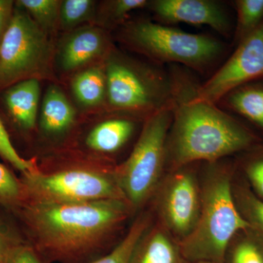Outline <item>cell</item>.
<instances>
[{"label": "cell", "mask_w": 263, "mask_h": 263, "mask_svg": "<svg viewBox=\"0 0 263 263\" xmlns=\"http://www.w3.org/2000/svg\"><path fill=\"white\" fill-rule=\"evenodd\" d=\"M173 119L166 142V172L194 163H214L257 148L258 138L216 104L196 98L198 85L174 70Z\"/></svg>", "instance_id": "obj_1"}, {"label": "cell", "mask_w": 263, "mask_h": 263, "mask_svg": "<svg viewBox=\"0 0 263 263\" xmlns=\"http://www.w3.org/2000/svg\"><path fill=\"white\" fill-rule=\"evenodd\" d=\"M119 199L79 203L29 202L25 216L45 261L86 263L133 213Z\"/></svg>", "instance_id": "obj_2"}, {"label": "cell", "mask_w": 263, "mask_h": 263, "mask_svg": "<svg viewBox=\"0 0 263 263\" xmlns=\"http://www.w3.org/2000/svg\"><path fill=\"white\" fill-rule=\"evenodd\" d=\"M226 160L202 163L200 168V218L191 235L179 243L183 255L190 262L224 263L232 238L238 232L252 228L235 204L233 194L235 170Z\"/></svg>", "instance_id": "obj_3"}, {"label": "cell", "mask_w": 263, "mask_h": 263, "mask_svg": "<svg viewBox=\"0 0 263 263\" xmlns=\"http://www.w3.org/2000/svg\"><path fill=\"white\" fill-rule=\"evenodd\" d=\"M104 65L106 99L112 110L146 120L172 106L171 74L114 51L109 52Z\"/></svg>", "instance_id": "obj_4"}, {"label": "cell", "mask_w": 263, "mask_h": 263, "mask_svg": "<svg viewBox=\"0 0 263 263\" xmlns=\"http://www.w3.org/2000/svg\"><path fill=\"white\" fill-rule=\"evenodd\" d=\"M172 119V106L147 118L130 155L114 169V178L133 212L152 200L166 174V142Z\"/></svg>", "instance_id": "obj_5"}, {"label": "cell", "mask_w": 263, "mask_h": 263, "mask_svg": "<svg viewBox=\"0 0 263 263\" xmlns=\"http://www.w3.org/2000/svg\"><path fill=\"white\" fill-rule=\"evenodd\" d=\"M122 38L157 63L179 64L197 71L206 70L224 51L222 43L210 36L146 20L126 24Z\"/></svg>", "instance_id": "obj_6"}, {"label": "cell", "mask_w": 263, "mask_h": 263, "mask_svg": "<svg viewBox=\"0 0 263 263\" xmlns=\"http://www.w3.org/2000/svg\"><path fill=\"white\" fill-rule=\"evenodd\" d=\"M51 54L47 34L18 5L0 43V87L46 75Z\"/></svg>", "instance_id": "obj_7"}, {"label": "cell", "mask_w": 263, "mask_h": 263, "mask_svg": "<svg viewBox=\"0 0 263 263\" xmlns=\"http://www.w3.org/2000/svg\"><path fill=\"white\" fill-rule=\"evenodd\" d=\"M200 164L166 172L152 198L156 221L179 243L195 229L201 212Z\"/></svg>", "instance_id": "obj_8"}, {"label": "cell", "mask_w": 263, "mask_h": 263, "mask_svg": "<svg viewBox=\"0 0 263 263\" xmlns=\"http://www.w3.org/2000/svg\"><path fill=\"white\" fill-rule=\"evenodd\" d=\"M21 182L24 197H28L29 202L79 203L110 199L126 200L113 173L75 169L44 175L35 171L24 174Z\"/></svg>", "instance_id": "obj_9"}, {"label": "cell", "mask_w": 263, "mask_h": 263, "mask_svg": "<svg viewBox=\"0 0 263 263\" xmlns=\"http://www.w3.org/2000/svg\"><path fill=\"white\" fill-rule=\"evenodd\" d=\"M263 77V23L238 43L228 61L205 83L198 85V100L217 104L227 95Z\"/></svg>", "instance_id": "obj_10"}, {"label": "cell", "mask_w": 263, "mask_h": 263, "mask_svg": "<svg viewBox=\"0 0 263 263\" xmlns=\"http://www.w3.org/2000/svg\"><path fill=\"white\" fill-rule=\"evenodd\" d=\"M148 5L157 22L164 25H205L223 35L229 32V19L224 8L213 0H155Z\"/></svg>", "instance_id": "obj_11"}, {"label": "cell", "mask_w": 263, "mask_h": 263, "mask_svg": "<svg viewBox=\"0 0 263 263\" xmlns=\"http://www.w3.org/2000/svg\"><path fill=\"white\" fill-rule=\"evenodd\" d=\"M109 48L103 29L92 26L78 28L70 33L60 46L58 63L62 70L71 72L108 55Z\"/></svg>", "instance_id": "obj_12"}, {"label": "cell", "mask_w": 263, "mask_h": 263, "mask_svg": "<svg viewBox=\"0 0 263 263\" xmlns=\"http://www.w3.org/2000/svg\"><path fill=\"white\" fill-rule=\"evenodd\" d=\"M130 263H191L185 258L179 242L157 221L143 235Z\"/></svg>", "instance_id": "obj_13"}, {"label": "cell", "mask_w": 263, "mask_h": 263, "mask_svg": "<svg viewBox=\"0 0 263 263\" xmlns=\"http://www.w3.org/2000/svg\"><path fill=\"white\" fill-rule=\"evenodd\" d=\"M39 80L29 79L9 86L4 95L5 103L10 117L23 129L35 125L39 105Z\"/></svg>", "instance_id": "obj_14"}, {"label": "cell", "mask_w": 263, "mask_h": 263, "mask_svg": "<svg viewBox=\"0 0 263 263\" xmlns=\"http://www.w3.org/2000/svg\"><path fill=\"white\" fill-rule=\"evenodd\" d=\"M75 120V109L65 93L57 86H50L41 107V129L48 136H60L72 127Z\"/></svg>", "instance_id": "obj_15"}, {"label": "cell", "mask_w": 263, "mask_h": 263, "mask_svg": "<svg viewBox=\"0 0 263 263\" xmlns=\"http://www.w3.org/2000/svg\"><path fill=\"white\" fill-rule=\"evenodd\" d=\"M136 122L131 117L108 119L94 128L86 138L87 146L104 154L117 152L125 146L136 129Z\"/></svg>", "instance_id": "obj_16"}, {"label": "cell", "mask_w": 263, "mask_h": 263, "mask_svg": "<svg viewBox=\"0 0 263 263\" xmlns=\"http://www.w3.org/2000/svg\"><path fill=\"white\" fill-rule=\"evenodd\" d=\"M76 100L86 107L100 105L107 97L105 65H95L77 74L72 82Z\"/></svg>", "instance_id": "obj_17"}, {"label": "cell", "mask_w": 263, "mask_h": 263, "mask_svg": "<svg viewBox=\"0 0 263 263\" xmlns=\"http://www.w3.org/2000/svg\"><path fill=\"white\" fill-rule=\"evenodd\" d=\"M233 111L240 114L263 130V87L240 86L221 99ZM220 101V102H221Z\"/></svg>", "instance_id": "obj_18"}, {"label": "cell", "mask_w": 263, "mask_h": 263, "mask_svg": "<svg viewBox=\"0 0 263 263\" xmlns=\"http://www.w3.org/2000/svg\"><path fill=\"white\" fill-rule=\"evenodd\" d=\"M154 219L153 213H141L133 221L124 238L109 253L87 263H130L137 246L153 224Z\"/></svg>", "instance_id": "obj_19"}, {"label": "cell", "mask_w": 263, "mask_h": 263, "mask_svg": "<svg viewBox=\"0 0 263 263\" xmlns=\"http://www.w3.org/2000/svg\"><path fill=\"white\" fill-rule=\"evenodd\" d=\"M224 263H263V235L253 228L238 232L228 245Z\"/></svg>", "instance_id": "obj_20"}, {"label": "cell", "mask_w": 263, "mask_h": 263, "mask_svg": "<svg viewBox=\"0 0 263 263\" xmlns=\"http://www.w3.org/2000/svg\"><path fill=\"white\" fill-rule=\"evenodd\" d=\"M233 194L240 214L249 226L263 235V200L252 192L246 180H240L235 174Z\"/></svg>", "instance_id": "obj_21"}, {"label": "cell", "mask_w": 263, "mask_h": 263, "mask_svg": "<svg viewBox=\"0 0 263 263\" xmlns=\"http://www.w3.org/2000/svg\"><path fill=\"white\" fill-rule=\"evenodd\" d=\"M235 41L238 43L263 23V0H237Z\"/></svg>", "instance_id": "obj_22"}, {"label": "cell", "mask_w": 263, "mask_h": 263, "mask_svg": "<svg viewBox=\"0 0 263 263\" xmlns=\"http://www.w3.org/2000/svg\"><path fill=\"white\" fill-rule=\"evenodd\" d=\"M61 3L57 0H20L17 4L46 34L52 32L58 24Z\"/></svg>", "instance_id": "obj_23"}, {"label": "cell", "mask_w": 263, "mask_h": 263, "mask_svg": "<svg viewBox=\"0 0 263 263\" xmlns=\"http://www.w3.org/2000/svg\"><path fill=\"white\" fill-rule=\"evenodd\" d=\"M95 1L91 0H65L62 1L60 10V22L62 29L75 30L95 15Z\"/></svg>", "instance_id": "obj_24"}, {"label": "cell", "mask_w": 263, "mask_h": 263, "mask_svg": "<svg viewBox=\"0 0 263 263\" xmlns=\"http://www.w3.org/2000/svg\"><path fill=\"white\" fill-rule=\"evenodd\" d=\"M24 190L22 182L0 164V204L13 205L23 199Z\"/></svg>", "instance_id": "obj_25"}, {"label": "cell", "mask_w": 263, "mask_h": 263, "mask_svg": "<svg viewBox=\"0 0 263 263\" xmlns=\"http://www.w3.org/2000/svg\"><path fill=\"white\" fill-rule=\"evenodd\" d=\"M149 3L146 0H114L107 2L104 8L105 22L117 24L123 22L134 10L141 9Z\"/></svg>", "instance_id": "obj_26"}, {"label": "cell", "mask_w": 263, "mask_h": 263, "mask_svg": "<svg viewBox=\"0 0 263 263\" xmlns=\"http://www.w3.org/2000/svg\"><path fill=\"white\" fill-rule=\"evenodd\" d=\"M0 156L23 174H30L37 171L32 161L22 158L17 153L10 141L9 136L1 119H0Z\"/></svg>", "instance_id": "obj_27"}, {"label": "cell", "mask_w": 263, "mask_h": 263, "mask_svg": "<svg viewBox=\"0 0 263 263\" xmlns=\"http://www.w3.org/2000/svg\"><path fill=\"white\" fill-rule=\"evenodd\" d=\"M242 167L249 187L263 200V154L247 159Z\"/></svg>", "instance_id": "obj_28"}, {"label": "cell", "mask_w": 263, "mask_h": 263, "mask_svg": "<svg viewBox=\"0 0 263 263\" xmlns=\"http://www.w3.org/2000/svg\"><path fill=\"white\" fill-rule=\"evenodd\" d=\"M6 263H46L37 251L27 245L11 246Z\"/></svg>", "instance_id": "obj_29"}, {"label": "cell", "mask_w": 263, "mask_h": 263, "mask_svg": "<svg viewBox=\"0 0 263 263\" xmlns=\"http://www.w3.org/2000/svg\"><path fill=\"white\" fill-rule=\"evenodd\" d=\"M14 10V2L0 0V43L7 29L9 27Z\"/></svg>", "instance_id": "obj_30"}, {"label": "cell", "mask_w": 263, "mask_h": 263, "mask_svg": "<svg viewBox=\"0 0 263 263\" xmlns=\"http://www.w3.org/2000/svg\"><path fill=\"white\" fill-rule=\"evenodd\" d=\"M6 235L0 227V263H6L7 257L10 248Z\"/></svg>", "instance_id": "obj_31"}, {"label": "cell", "mask_w": 263, "mask_h": 263, "mask_svg": "<svg viewBox=\"0 0 263 263\" xmlns=\"http://www.w3.org/2000/svg\"><path fill=\"white\" fill-rule=\"evenodd\" d=\"M194 263H219V262H210V261H200V262H194Z\"/></svg>", "instance_id": "obj_32"}]
</instances>
